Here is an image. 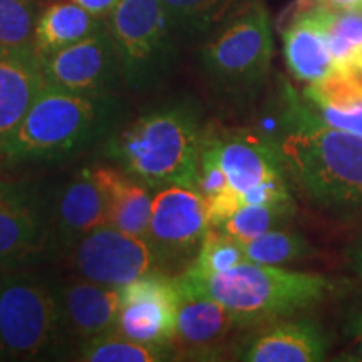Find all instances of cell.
I'll return each instance as SVG.
<instances>
[{
  "label": "cell",
  "mask_w": 362,
  "mask_h": 362,
  "mask_svg": "<svg viewBox=\"0 0 362 362\" xmlns=\"http://www.w3.org/2000/svg\"><path fill=\"white\" fill-rule=\"evenodd\" d=\"M205 134L197 101L168 99L119 126L103 153L149 188L183 185L197 189Z\"/></svg>",
  "instance_id": "obj_2"
},
{
  "label": "cell",
  "mask_w": 362,
  "mask_h": 362,
  "mask_svg": "<svg viewBox=\"0 0 362 362\" xmlns=\"http://www.w3.org/2000/svg\"><path fill=\"white\" fill-rule=\"evenodd\" d=\"M203 155L215 160L228 181L230 194L238 208L248 193L262 187L288 181L282 158L269 136L248 131H206Z\"/></svg>",
  "instance_id": "obj_10"
},
{
  "label": "cell",
  "mask_w": 362,
  "mask_h": 362,
  "mask_svg": "<svg viewBox=\"0 0 362 362\" xmlns=\"http://www.w3.org/2000/svg\"><path fill=\"white\" fill-rule=\"evenodd\" d=\"M342 359L362 362V327H359V330H357L354 342L351 344V349L347 351L346 354H342Z\"/></svg>",
  "instance_id": "obj_32"
},
{
  "label": "cell",
  "mask_w": 362,
  "mask_h": 362,
  "mask_svg": "<svg viewBox=\"0 0 362 362\" xmlns=\"http://www.w3.org/2000/svg\"><path fill=\"white\" fill-rule=\"evenodd\" d=\"M39 16L37 0H0V47L34 42Z\"/></svg>",
  "instance_id": "obj_29"
},
{
  "label": "cell",
  "mask_w": 362,
  "mask_h": 362,
  "mask_svg": "<svg viewBox=\"0 0 362 362\" xmlns=\"http://www.w3.org/2000/svg\"><path fill=\"white\" fill-rule=\"evenodd\" d=\"M86 171L106 197L107 225L146 238L153 203L149 187L111 166H93Z\"/></svg>",
  "instance_id": "obj_20"
},
{
  "label": "cell",
  "mask_w": 362,
  "mask_h": 362,
  "mask_svg": "<svg viewBox=\"0 0 362 362\" xmlns=\"http://www.w3.org/2000/svg\"><path fill=\"white\" fill-rule=\"evenodd\" d=\"M0 361H2V356H0Z\"/></svg>",
  "instance_id": "obj_35"
},
{
  "label": "cell",
  "mask_w": 362,
  "mask_h": 362,
  "mask_svg": "<svg viewBox=\"0 0 362 362\" xmlns=\"http://www.w3.org/2000/svg\"><path fill=\"white\" fill-rule=\"evenodd\" d=\"M270 139L287 178L309 200L325 208H362V136L325 124L288 84Z\"/></svg>",
  "instance_id": "obj_1"
},
{
  "label": "cell",
  "mask_w": 362,
  "mask_h": 362,
  "mask_svg": "<svg viewBox=\"0 0 362 362\" xmlns=\"http://www.w3.org/2000/svg\"><path fill=\"white\" fill-rule=\"evenodd\" d=\"M51 232V218L34 194L0 189V264L35 255Z\"/></svg>",
  "instance_id": "obj_17"
},
{
  "label": "cell",
  "mask_w": 362,
  "mask_h": 362,
  "mask_svg": "<svg viewBox=\"0 0 362 362\" xmlns=\"http://www.w3.org/2000/svg\"><path fill=\"white\" fill-rule=\"evenodd\" d=\"M210 226L206 202L198 189L170 185L153 194L146 240L163 272L188 269Z\"/></svg>",
  "instance_id": "obj_8"
},
{
  "label": "cell",
  "mask_w": 362,
  "mask_h": 362,
  "mask_svg": "<svg viewBox=\"0 0 362 362\" xmlns=\"http://www.w3.org/2000/svg\"><path fill=\"white\" fill-rule=\"evenodd\" d=\"M309 11L322 27L337 69L362 74V8H330L312 4Z\"/></svg>",
  "instance_id": "obj_24"
},
{
  "label": "cell",
  "mask_w": 362,
  "mask_h": 362,
  "mask_svg": "<svg viewBox=\"0 0 362 362\" xmlns=\"http://www.w3.org/2000/svg\"><path fill=\"white\" fill-rule=\"evenodd\" d=\"M72 265L81 279L117 288L146 275L165 274L146 238L111 225L93 230L72 247Z\"/></svg>",
  "instance_id": "obj_9"
},
{
  "label": "cell",
  "mask_w": 362,
  "mask_h": 362,
  "mask_svg": "<svg viewBox=\"0 0 362 362\" xmlns=\"http://www.w3.org/2000/svg\"><path fill=\"white\" fill-rule=\"evenodd\" d=\"M312 2L330 8H362V0H312Z\"/></svg>",
  "instance_id": "obj_31"
},
{
  "label": "cell",
  "mask_w": 362,
  "mask_h": 362,
  "mask_svg": "<svg viewBox=\"0 0 362 362\" xmlns=\"http://www.w3.org/2000/svg\"><path fill=\"white\" fill-rule=\"evenodd\" d=\"M274 34L269 11L253 0L203 42L200 66L208 88L230 103L248 101L269 76Z\"/></svg>",
  "instance_id": "obj_5"
},
{
  "label": "cell",
  "mask_w": 362,
  "mask_h": 362,
  "mask_svg": "<svg viewBox=\"0 0 362 362\" xmlns=\"http://www.w3.org/2000/svg\"><path fill=\"white\" fill-rule=\"evenodd\" d=\"M78 359L84 362H165L176 361V352L173 346L133 341L115 329L81 342Z\"/></svg>",
  "instance_id": "obj_25"
},
{
  "label": "cell",
  "mask_w": 362,
  "mask_h": 362,
  "mask_svg": "<svg viewBox=\"0 0 362 362\" xmlns=\"http://www.w3.org/2000/svg\"><path fill=\"white\" fill-rule=\"evenodd\" d=\"M176 280L188 291L225 305L240 327L293 315L319 304L334 291V284L324 275L253 262L208 275L185 270Z\"/></svg>",
  "instance_id": "obj_4"
},
{
  "label": "cell",
  "mask_w": 362,
  "mask_h": 362,
  "mask_svg": "<svg viewBox=\"0 0 362 362\" xmlns=\"http://www.w3.org/2000/svg\"><path fill=\"white\" fill-rule=\"evenodd\" d=\"M304 101L325 124L362 136V74L339 71L317 86H305Z\"/></svg>",
  "instance_id": "obj_21"
},
{
  "label": "cell",
  "mask_w": 362,
  "mask_h": 362,
  "mask_svg": "<svg viewBox=\"0 0 362 362\" xmlns=\"http://www.w3.org/2000/svg\"><path fill=\"white\" fill-rule=\"evenodd\" d=\"M242 248L248 262L264 265H282L298 260L310 252L309 242L300 233L277 228L260 237L243 240Z\"/></svg>",
  "instance_id": "obj_27"
},
{
  "label": "cell",
  "mask_w": 362,
  "mask_h": 362,
  "mask_svg": "<svg viewBox=\"0 0 362 362\" xmlns=\"http://www.w3.org/2000/svg\"><path fill=\"white\" fill-rule=\"evenodd\" d=\"M39 4H42V2H51V0H37Z\"/></svg>",
  "instance_id": "obj_34"
},
{
  "label": "cell",
  "mask_w": 362,
  "mask_h": 362,
  "mask_svg": "<svg viewBox=\"0 0 362 362\" xmlns=\"http://www.w3.org/2000/svg\"><path fill=\"white\" fill-rule=\"evenodd\" d=\"M116 94H79L45 84L19 128L0 151V160L52 163L106 143L124 119Z\"/></svg>",
  "instance_id": "obj_3"
},
{
  "label": "cell",
  "mask_w": 362,
  "mask_h": 362,
  "mask_svg": "<svg viewBox=\"0 0 362 362\" xmlns=\"http://www.w3.org/2000/svg\"><path fill=\"white\" fill-rule=\"evenodd\" d=\"M180 288L176 279L151 274L121 287L116 330L138 342L173 346Z\"/></svg>",
  "instance_id": "obj_12"
},
{
  "label": "cell",
  "mask_w": 362,
  "mask_h": 362,
  "mask_svg": "<svg viewBox=\"0 0 362 362\" xmlns=\"http://www.w3.org/2000/svg\"><path fill=\"white\" fill-rule=\"evenodd\" d=\"M178 317L173 349L176 359L210 361L223 351V346L240 327L232 312L214 298L188 291L180 285Z\"/></svg>",
  "instance_id": "obj_13"
},
{
  "label": "cell",
  "mask_w": 362,
  "mask_h": 362,
  "mask_svg": "<svg viewBox=\"0 0 362 362\" xmlns=\"http://www.w3.org/2000/svg\"><path fill=\"white\" fill-rule=\"evenodd\" d=\"M352 264H354V269L357 274L362 277V247L357 248L354 252V257H352Z\"/></svg>",
  "instance_id": "obj_33"
},
{
  "label": "cell",
  "mask_w": 362,
  "mask_h": 362,
  "mask_svg": "<svg viewBox=\"0 0 362 362\" xmlns=\"http://www.w3.org/2000/svg\"><path fill=\"white\" fill-rule=\"evenodd\" d=\"M74 2L98 19H104V17L111 16V12L115 11L121 0H74Z\"/></svg>",
  "instance_id": "obj_30"
},
{
  "label": "cell",
  "mask_w": 362,
  "mask_h": 362,
  "mask_svg": "<svg viewBox=\"0 0 362 362\" xmlns=\"http://www.w3.org/2000/svg\"><path fill=\"white\" fill-rule=\"evenodd\" d=\"M45 83L79 94H115L123 81L119 52L110 25L79 42L40 57Z\"/></svg>",
  "instance_id": "obj_11"
},
{
  "label": "cell",
  "mask_w": 362,
  "mask_h": 362,
  "mask_svg": "<svg viewBox=\"0 0 362 362\" xmlns=\"http://www.w3.org/2000/svg\"><path fill=\"white\" fill-rule=\"evenodd\" d=\"M243 262L248 260L242 243L215 226H210L193 264L187 270L202 275L218 274V272L233 269Z\"/></svg>",
  "instance_id": "obj_28"
},
{
  "label": "cell",
  "mask_w": 362,
  "mask_h": 362,
  "mask_svg": "<svg viewBox=\"0 0 362 362\" xmlns=\"http://www.w3.org/2000/svg\"><path fill=\"white\" fill-rule=\"evenodd\" d=\"M64 329L88 341L115 330L121 310V288L81 279L56 288Z\"/></svg>",
  "instance_id": "obj_16"
},
{
  "label": "cell",
  "mask_w": 362,
  "mask_h": 362,
  "mask_svg": "<svg viewBox=\"0 0 362 362\" xmlns=\"http://www.w3.org/2000/svg\"><path fill=\"white\" fill-rule=\"evenodd\" d=\"M66 332L57 293L24 274L0 277V356L35 361L52 356Z\"/></svg>",
  "instance_id": "obj_7"
},
{
  "label": "cell",
  "mask_w": 362,
  "mask_h": 362,
  "mask_svg": "<svg viewBox=\"0 0 362 362\" xmlns=\"http://www.w3.org/2000/svg\"><path fill=\"white\" fill-rule=\"evenodd\" d=\"M107 25L119 52L126 88L146 93L170 79L178 64L180 42L163 0H121Z\"/></svg>",
  "instance_id": "obj_6"
},
{
  "label": "cell",
  "mask_w": 362,
  "mask_h": 362,
  "mask_svg": "<svg viewBox=\"0 0 362 362\" xmlns=\"http://www.w3.org/2000/svg\"><path fill=\"white\" fill-rule=\"evenodd\" d=\"M312 0H297L292 19L284 29V57L288 71L305 86L322 84L337 74V64L322 27L309 7Z\"/></svg>",
  "instance_id": "obj_15"
},
{
  "label": "cell",
  "mask_w": 362,
  "mask_h": 362,
  "mask_svg": "<svg viewBox=\"0 0 362 362\" xmlns=\"http://www.w3.org/2000/svg\"><path fill=\"white\" fill-rule=\"evenodd\" d=\"M293 215V200L284 203H267V205H243L232 215L220 221L215 228L243 242L260 237L267 232L285 228Z\"/></svg>",
  "instance_id": "obj_26"
},
{
  "label": "cell",
  "mask_w": 362,
  "mask_h": 362,
  "mask_svg": "<svg viewBox=\"0 0 362 362\" xmlns=\"http://www.w3.org/2000/svg\"><path fill=\"white\" fill-rule=\"evenodd\" d=\"M104 24L106 22L94 17L74 0L71 2L59 0L40 11L35 24L34 45L40 57L51 56L61 49L89 37Z\"/></svg>",
  "instance_id": "obj_23"
},
{
  "label": "cell",
  "mask_w": 362,
  "mask_h": 362,
  "mask_svg": "<svg viewBox=\"0 0 362 362\" xmlns=\"http://www.w3.org/2000/svg\"><path fill=\"white\" fill-rule=\"evenodd\" d=\"M54 221V235L64 250H72L81 238L107 225L106 197L86 168L62 188Z\"/></svg>",
  "instance_id": "obj_19"
},
{
  "label": "cell",
  "mask_w": 362,
  "mask_h": 362,
  "mask_svg": "<svg viewBox=\"0 0 362 362\" xmlns=\"http://www.w3.org/2000/svg\"><path fill=\"white\" fill-rule=\"evenodd\" d=\"M253 0H163L180 44L206 40Z\"/></svg>",
  "instance_id": "obj_22"
},
{
  "label": "cell",
  "mask_w": 362,
  "mask_h": 362,
  "mask_svg": "<svg viewBox=\"0 0 362 362\" xmlns=\"http://www.w3.org/2000/svg\"><path fill=\"white\" fill-rule=\"evenodd\" d=\"M329 341L312 320H285L253 336L238 352L247 362H319L327 356Z\"/></svg>",
  "instance_id": "obj_18"
},
{
  "label": "cell",
  "mask_w": 362,
  "mask_h": 362,
  "mask_svg": "<svg viewBox=\"0 0 362 362\" xmlns=\"http://www.w3.org/2000/svg\"><path fill=\"white\" fill-rule=\"evenodd\" d=\"M45 84L34 42L0 47V151Z\"/></svg>",
  "instance_id": "obj_14"
}]
</instances>
